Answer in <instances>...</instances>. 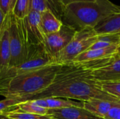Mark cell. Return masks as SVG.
Wrapping results in <instances>:
<instances>
[{"label":"cell","mask_w":120,"mask_h":119,"mask_svg":"<svg viewBox=\"0 0 120 119\" xmlns=\"http://www.w3.org/2000/svg\"><path fill=\"white\" fill-rule=\"evenodd\" d=\"M63 25L62 21L50 10L41 13V27L45 36L59 31Z\"/></svg>","instance_id":"cell-14"},{"label":"cell","mask_w":120,"mask_h":119,"mask_svg":"<svg viewBox=\"0 0 120 119\" xmlns=\"http://www.w3.org/2000/svg\"><path fill=\"white\" fill-rule=\"evenodd\" d=\"M22 30L28 46L42 44L45 35L41 27V13L30 11L28 15L20 20Z\"/></svg>","instance_id":"cell-9"},{"label":"cell","mask_w":120,"mask_h":119,"mask_svg":"<svg viewBox=\"0 0 120 119\" xmlns=\"http://www.w3.org/2000/svg\"><path fill=\"white\" fill-rule=\"evenodd\" d=\"M15 1H16V0H10V11H11V13H12V11H13V6L15 5Z\"/></svg>","instance_id":"cell-29"},{"label":"cell","mask_w":120,"mask_h":119,"mask_svg":"<svg viewBox=\"0 0 120 119\" xmlns=\"http://www.w3.org/2000/svg\"><path fill=\"white\" fill-rule=\"evenodd\" d=\"M48 104V109H63L68 107H84V102L61 97L46 98Z\"/></svg>","instance_id":"cell-16"},{"label":"cell","mask_w":120,"mask_h":119,"mask_svg":"<svg viewBox=\"0 0 120 119\" xmlns=\"http://www.w3.org/2000/svg\"><path fill=\"white\" fill-rule=\"evenodd\" d=\"M120 12V6L110 0L73 3L63 8L61 21L76 31L94 28L103 19Z\"/></svg>","instance_id":"cell-3"},{"label":"cell","mask_w":120,"mask_h":119,"mask_svg":"<svg viewBox=\"0 0 120 119\" xmlns=\"http://www.w3.org/2000/svg\"><path fill=\"white\" fill-rule=\"evenodd\" d=\"M8 32L11 61L8 73L25 62L27 57L30 48L26 43L22 30L20 19L16 18L12 13H9Z\"/></svg>","instance_id":"cell-4"},{"label":"cell","mask_w":120,"mask_h":119,"mask_svg":"<svg viewBox=\"0 0 120 119\" xmlns=\"http://www.w3.org/2000/svg\"><path fill=\"white\" fill-rule=\"evenodd\" d=\"M96 0H60V3L65 7V6L73 4V3H79V2H89V1H94Z\"/></svg>","instance_id":"cell-27"},{"label":"cell","mask_w":120,"mask_h":119,"mask_svg":"<svg viewBox=\"0 0 120 119\" xmlns=\"http://www.w3.org/2000/svg\"><path fill=\"white\" fill-rule=\"evenodd\" d=\"M7 119H52L48 115L32 114L20 111L18 107L3 114Z\"/></svg>","instance_id":"cell-19"},{"label":"cell","mask_w":120,"mask_h":119,"mask_svg":"<svg viewBox=\"0 0 120 119\" xmlns=\"http://www.w3.org/2000/svg\"><path fill=\"white\" fill-rule=\"evenodd\" d=\"M93 77L100 82L120 81V58L118 55L87 66Z\"/></svg>","instance_id":"cell-7"},{"label":"cell","mask_w":120,"mask_h":119,"mask_svg":"<svg viewBox=\"0 0 120 119\" xmlns=\"http://www.w3.org/2000/svg\"><path fill=\"white\" fill-rule=\"evenodd\" d=\"M114 102L97 99H91L84 102V108L93 115L103 119L109 112Z\"/></svg>","instance_id":"cell-15"},{"label":"cell","mask_w":120,"mask_h":119,"mask_svg":"<svg viewBox=\"0 0 120 119\" xmlns=\"http://www.w3.org/2000/svg\"><path fill=\"white\" fill-rule=\"evenodd\" d=\"M103 119H120V102L113 103L112 108Z\"/></svg>","instance_id":"cell-24"},{"label":"cell","mask_w":120,"mask_h":119,"mask_svg":"<svg viewBox=\"0 0 120 119\" xmlns=\"http://www.w3.org/2000/svg\"><path fill=\"white\" fill-rule=\"evenodd\" d=\"M47 9L50 10L58 18L61 20V17L63 11V6L60 0H45Z\"/></svg>","instance_id":"cell-22"},{"label":"cell","mask_w":120,"mask_h":119,"mask_svg":"<svg viewBox=\"0 0 120 119\" xmlns=\"http://www.w3.org/2000/svg\"><path fill=\"white\" fill-rule=\"evenodd\" d=\"M8 22L9 13L6 16L4 25L0 31V81L5 78L10 68L11 51Z\"/></svg>","instance_id":"cell-10"},{"label":"cell","mask_w":120,"mask_h":119,"mask_svg":"<svg viewBox=\"0 0 120 119\" xmlns=\"http://www.w3.org/2000/svg\"><path fill=\"white\" fill-rule=\"evenodd\" d=\"M118 57H120V53H118Z\"/></svg>","instance_id":"cell-32"},{"label":"cell","mask_w":120,"mask_h":119,"mask_svg":"<svg viewBox=\"0 0 120 119\" xmlns=\"http://www.w3.org/2000/svg\"><path fill=\"white\" fill-rule=\"evenodd\" d=\"M0 119H7L4 115H1V116H0Z\"/></svg>","instance_id":"cell-30"},{"label":"cell","mask_w":120,"mask_h":119,"mask_svg":"<svg viewBox=\"0 0 120 119\" xmlns=\"http://www.w3.org/2000/svg\"><path fill=\"white\" fill-rule=\"evenodd\" d=\"M1 116V115H0V116Z\"/></svg>","instance_id":"cell-33"},{"label":"cell","mask_w":120,"mask_h":119,"mask_svg":"<svg viewBox=\"0 0 120 119\" xmlns=\"http://www.w3.org/2000/svg\"><path fill=\"white\" fill-rule=\"evenodd\" d=\"M48 97L68 98L81 102L91 99L120 102L103 90L101 83L93 77L89 67L84 63L76 62L61 65L53 83L30 100Z\"/></svg>","instance_id":"cell-1"},{"label":"cell","mask_w":120,"mask_h":119,"mask_svg":"<svg viewBox=\"0 0 120 119\" xmlns=\"http://www.w3.org/2000/svg\"><path fill=\"white\" fill-rule=\"evenodd\" d=\"M76 32L75 29L63 25L59 31L45 36L43 43L44 47L55 62L58 55L70 42Z\"/></svg>","instance_id":"cell-8"},{"label":"cell","mask_w":120,"mask_h":119,"mask_svg":"<svg viewBox=\"0 0 120 119\" xmlns=\"http://www.w3.org/2000/svg\"><path fill=\"white\" fill-rule=\"evenodd\" d=\"M30 8L41 13L47 10V6L45 0H30Z\"/></svg>","instance_id":"cell-23"},{"label":"cell","mask_w":120,"mask_h":119,"mask_svg":"<svg viewBox=\"0 0 120 119\" xmlns=\"http://www.w3.org/2000/svg\"><path fill=\"white\" fill-rule=\"evenodd\" d=\"M60 66L55 63L0 81V95L21 99L24 102L30 100L53 83Z\"/></svg>","instance_id":"cell-2"},{"label":"cell","mask_w":120,"mask_h":119,"mask_svg":"<svg viewBox=\"0 0 120 119\" xmlns=\"http://www.w3.org/2000/svg\"><path fill=\"white\" fill-rule=\"evenodd\" d=\"M22 102H24L22 100L18 98H6L5 100L0 101V115H3L8 112L15 109L18 107V105Z\"/></svg>","instance_id":"cell-21"},{"label":"cell","mask_w":120,"mask_h":119,"mask_svg":"<svg viewBox=\"0 0 120 119\" xmlns=\"http://www.w3.org/2000/svg\"><path fill=\"white\" fill-rule=\"evenodd\" d=\"M32 100L37 106L48 109V104H47V102H46V98H38V99Z\"/></svg>","instance_id":"cell-26"},{"label":"cell","mask_w":120,"mask_h":119,"mask_svg":"<svg viewBox=\"0 0 120 119\" xmlns=\"http://www.w3.org/2000/svg\"><path fill=\"white\" fill-rule=\"evenodd\" d=\"M98 36L93 28H86L77 31L67 46L60 52L56 62L60 65L72 63L79 54L88 50L97 40Z\"/></svg>","instance_id":"cell-5"},{"label":"cell","mask_w":120,"mask_h":119,"mask_svg":"<svg viewBox=\"0 0 120 119\" xmlns=\"http://www.w3.org/2000/svg\"><path fill=\"white\" fill-rule=\"evenodd\" d=\"M6 15L2 12L1 9L0 8V31L1 29V27L4 25V20H5V18H6Z\"/></svg>","instance_id":"cell-28"},{"label":"cell","mask_w":120,"mask_h":119,"mask_svg":"<svg viewBox=\"0 0 120 119\" xmlns=\"http://www.w3.org/2000/svg\"><path fill=\"white\" fill-rule=\"evenodd\" d=\"M30 10V0H16L12 14L16 18L22 20L28 15Z\"/></svg>","instance_id":"cell-18"},{"label":"cell","mask_w":120,"mask_h":119,"mask_svg":"<svg viewBox=\"0 0 120 119\" xmlns=\"http://www.w3.org/2000/svg\"><path fill=\"white\" fill-rule=\"evenodd\" d=\"M18 109L23 112L37 114V115H47L48 109L37 106L32 100H27L20 103L18 105Z\"/></svg>","instance_id":"cell-17"},{"label":"cell","mask_w":120,"mask_h":119,"mask_svg":"<svg viewBox=\"0 0 120 119\" xmlns=\"http://www.w3.org/2000/svg\"><path fill=\"white\" fill-rule=\"evenodd\" d=\"M55 63L56 62L53 58L46 52L43 43L31 46L29 48L28 55L25 62L13 70L8 72L3 80L8 79L16 75L29 72Z\"/></svg>","instance_id":"cell-6"},{"label":"cell","mask_w":120,"mask_h":119,"mask_svg":"<svg viewBox=\"0 0 120 119\" xmlns=\"http://www.w3.org/2000/svg\"><path fill=\"white\" fill-rule=\"evenodd\" d=\"M100 83L103 90L120 101V81Z\"/></svg>","instance_id":"cell-20"},{"label":"cell","mask_w":120,"mask_h":119,"mask_svg":"<svg viewBox=\"0 0 120 119\" xmlns=\"http://www.w3.org/2000/svg\"><path fill=\"white\" fill-rule=\"evenodd\" d=\"M94 30L98 36H120V12L103 19L94 27Z\"/></svg>","instance_id":"cell-13"},{"label":"cell","mask_w":120,"mask_h":119,"mask_svg":"<svg viewBox=\"0 0 120 119\" xmlns=\"http://www.w3.org/2000/svg\"><path fill=\"white\" fill-rule=\"evenodd\" d=\"M47 115L52 119H103L93 115L84 107L48 109Z\"/></svg>","instance_id":"cell-12"},{"label":"cell","mask_w":120,"mask_h":119,"mask_svg":"<svg viewBox=\"0 0 120 119\" xmlns=\"http://www.w3.org/2000/svg\"><path fill=\"white\" fill-rule=\"evenodd\" d=\"M117 50H118V53H120V45L118 46V49H117Z\"/></svg>","instance_id":"cell-31"},{"label":"cell","mask_w":120,"mask_h":119,"mask_svg":"<svg viewBox=\"0 0 120 119\" xmlns=\"http://www.w3.org/2000/svg\"><path fill=\"white\" fill-rule=\"evenodd\" d=\"M0 8L6 15L10 13V0H0Z\"/></svg>","instance_id":"cell-25"},{"label":"cell","mask_w":120,"mask_h":119,"mask_svg":"<svg viewBox=\"0 0 120 119\" xmlns=\"http://www.w3.org/2000/svg\"><path fill=\"white\" fill-rule=\"evenodd\" d=\"M118 46H113L101 49H88L77 56L72 62L94 63L102 60L110 58L118 55Z\"/></svg>","instance_id":"cell-11"}]
</instances>
